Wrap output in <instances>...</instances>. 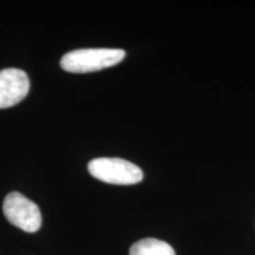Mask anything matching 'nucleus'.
Returning <instances> with one entry per match:
<instances>
[{
  "mask_svg": "<svg viewBox=\"0 0 255 255\" xmlns=\"http://www.w3.org/2000/svg\"><path fill=\"white\" fill-rule=\"evenodd\" d=\"M124 57L126 51L121 49H79L64 55L60 66L72 73L94 72L117 65Z\"/></svg>",
  "mask_w": 255,
  "mask_h": 255,
  "instance_id": "obj_1",
  "label": "nucleus"
},
{
  "mask_svg": "<svg viewBox=\"0 0 255 255\" xmlns=\"http://www.w3.org/2000/svg\"><path fill=\"white\" fill-rule=\"evenodd\" d=\"M88 170L97 180L111 184H136L143 180V171L123 158L101 157L89 162Z\"/></svg>",
  "mask_w": 255,
  "mask_h": 255,
  "instance_id": "obj_2",
  "label": "nucleus"
},
{
  "mask_svg": "<svg viewBox=\"0 0 255 255\" xmlns=\"http://www.w3.org/2000/svg\"><path fill=\"white\" fill-rule=\"evenodd\" d=\"M30 91L26 72L20 69H4L0 71V109L20 103Z\"/></svg>",
  "mask_w": 255,
  "mask_h": 255,
  "instance_id": "obj_4",
  "label": "nucleus"
},
{
  "mask_svg": "<svg viewBox=\"0 0 255 255\" xmlns=\"http://www.w3.org/2000/svg\"><path fill=\"white\" fill-rule=\"evenodd\" d=\"M130 255H176L174 248L167 242L157 239H143L130 248Z\"/></svg>",
  "mask_w": 255,
  "mask_h": 255,
  "instance_id": "obj_5",
  "label": "nucleus"
},
{
  "mask_svg": "<svg viewBox=\"0 0 255 255\" xmlns=\"http://www.w3.org/2000/svg\"><path fill=\"white\" fill-rule=\"evenodd\" d=\"M2 210L8 222L21 231L34 233L41 226V214L38 206L18 191H12L5 197Z\"/></svg>",
  "mask_w": 255,
  "mask_h": 255,
  "instance_id": "obj_3",
  "label": "nucleus"
}]
</instances>
